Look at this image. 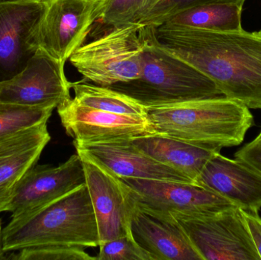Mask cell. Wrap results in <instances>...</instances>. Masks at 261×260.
Returning a JSON list of instances; mask_svg holds the SVG:
<instances>
[{
  "instance_id": "obj_1",
  "label": "cell",
  "mask_w": 261,
  "mask_h": 260,
  "mask_svg": "<svg viewBox=\"0 0 261 260\" xmlns=\"http://www.w3.org/2000/svg\"><path fill=\"white\" fill-rule=\"evenodd\" d=\"M160 45L210 78L228 99L261 109V31L213 32L164 23Z\"/></svg>"
},
{
  "instance_id": "obj_2",
  "label": "cell",
  "mask_w": 261,
  "mask_h": 260,
  "mask_svg": "<svg viewBox=\"0 0 261 260\" xmlns=\"http://www.w3.org/2000/svg\"><path fill=\"white\" fill-rule=\"evenodd\" d=\"M156 134L222 150L239 146L254 125L246 105L225 96L147 109Z\"/></svg>"
},
{
  "instance_id": "obj_3",
  "label": "cell",
  "mask_w": 261,
  "mask_h": 260,
  "mask_svg": "<svg viewBox=\"0 0 261 260\" xmlns=\"http://www.w3.org/2000/svg\"><path fill=\"white\" fill-rule=\"evenodd\" d=\"M3 250L42 246L99 247L96 215L87 186L28 216L12 219L2 232Z\"/></svg>"
},
{
  "instance_id": "obj_4",
  "label": "cell",
  "mask_w": 261,
  "mask_h": 260,
  "mask_svg": "<svg viewBox=\"0 0 261 260\" xmlns=\"http://www.w3.org/2000/svg\"><path fill=\"white\" fill-rule=\"evenodd\" d=\"M143 41L141 76L108 87L127 95L147 110L223 96L210 78L160 45L155 27L144 24Z\"/></svg>"
},
{
  "instance_id": "obj_5",
  "label": "cell",
  "mask_w": 261,
  "mask_h": 260,
  "mask_svg": "<svg viewBox=\"0 0 261 260\" xmlns=\"http://www.w3.org/2000/svg\"><path fill=\"white\" fill-rule=\"evenodd\" d=\"M144 24H123L76 49L70 62L84 76L102 86L138 79L143 67Z\"/></svg>"
},
{
  "instance_id": "obj_6",
  "label": "cell",
  "mask_w": 261,
  "mask_h": 260,
  "mask_svg": "<svg viewBox=\"0 0 261 260\" xmlns=\"http://www.w3.org/2000/svg\"><path fill=\"white\" fill-rule=\"evenodd\" d=\"M172 215L202 260H261L239 208L210 216Z\"/></svg>"
},
{
  "instance_id": "obj_7",
  "label": "cell",
  "mask_w": 261,
  "mask_h": 260,
  "mask_svg": "<svg viewBox=\"0 0 261 260\" xmlns=\"http://www.w3.org/2000/svg\"><path fill=\"white\" fill-rule=\"evenodd\" d=\"M37 36L38 49L65 64L85 42L107 0H45Z\"/></svg>"
},
{
  "instance_id": "obj_8",
  "label": "cell",
  "mask_w": 261,
  "mask_h": 260,
  "mask_svg": "<svg viewBox=\"0 0 261 260\" xmlns=\"http://www.w3.org/2000/svg\"><path fill=\"white\" fill-rule=\"evenodd\" d=\"M121 179L137 205L160 213L210 216L237 207L224 197L193 183Z\"/></svg>"
},
{
  "instance_id": "obj_9",
  "label": "cell",
  "mask_w": 261,
  "mask_h": 260,
  "mask_svg": "<svg viewBox=\"0 0 261 260\" xmlns=\"http://www.w3.org/2000/svg\"><path fill=\"white\" fill-rule=\"evenodd\" d=\"M45 0H0V82L21 73L38 50Z\"/></svg>"
},
{
  "instance_id": "obj_10",
  "label": "cell",
  "mask_w": 261,
  "mask_h": 260,
  "mask_svg": "<svg viewBox=\"0 0 261 260\" xmlns=\"http://www.w3.org/2000/svg\"><path fill=\"white\" fill-rule=\"evenodd\" d=\"M57 109L61 124L73 143H122L156 134L148 116L101 111L80 105L72 97Z\"/></svg>"
},
{
  "instance_id": "obj_11",
  "label": "cell",
  "mask_w": 261,
  "mask_h": 260,
  "mask_svg": "<svg viewBox=\"0 0 261 260\" xmlns=\"http://www.w3.org/2000/svg\"><path fill=\"white\" fill-rule=\"evenodd\" d=\"M86 184L82 159L73 154L58 166H34L17 182L9 211L12 219L35 213Z\"/></svg>"
},
{
  "instance_id": "obj_12",
  "label": "cell",
  "mask_w": 261,
  "mask_h": 260,
  "mask_svg": "<svg viewBox=\"0 0 261 260\" xmlns=\"http://www.w3.org/2000/svg\"><path fill=\"white\" fill-rule=\"evenodd\" d=\"M64 66L38 49L21 73L0 82V102L58 108L71 98V82L67 79Z\"/></svg>"
},
{
  "instance_id": "obj_13",
  "label": "cell",
  "mask_w": 261,
  "mask_h": 260,
  "mask_svg": "<svg viewBox=\"0 0 261 260\" xmlns=\"http://www.w3.org/2000/svg\"><path fill=\"white\" fill-rule=\"evenodd\" d=\"M81 157L86 186L96 215L99 244L132 235L130 213L133 200L128 186L107 168Z\"/></svg>"
},
{
  "instance_id": "obj_14",
  "label": "cell",
  "mask_w": 261,
  "mask_h": 260,
  "mask_svg": "<svg viewBox=\"0 0 261 260\" xmlns=\"http://www.w3.org/2000/svg\"><path fill=\"white\" fill-rule=\"evenodd\" d=\"M130 232L153 260H202L173 215L144 209L134 200Z\"/></svg>"
},
{
  "instance_id": "obj_15",
  "label": "cell",
  "mask_w": 261,
  "mask_h": 260,
  "mask_svg": "<svg viewBox=\"0 0 261 260\" xmlns=\"http://www.w3.org/2000/svg\"><path fill=\"white\" fill-rule=\"evenodd\" d=\"M76 154L104 166L119 178L194 183L176 169L153 160L132 143H73Z\"/></svg>"
},
{
  "instance_id": "obj_16",
  "label": "cell",
  "mask_w": 261,
  "mask_h": 260,
  "mask_svg": "<svg viewBox=\"0 0 261 260\" xmlns=\"http://www.w3.org/2000/svg\"><path fill=\"white\" fill-rule=\"evenodd\" d=\"M196 185L228 199L242 210L261 209V174L218 153L206 163Z\"/></svg>"
},
{
  "instance_id": "obj_17",
  "label": "cell",
  "mask_w": 261,
  "mask_h": 260,
  "mask_svg": "<svg viewBox=\"0 0 261 260\" xmlns=\"http://www.w3.org/2000/svg\"><path fill=\"white\" fill-rule=\"evenodd\" d=\"M132 143L153 160L184 174L194 184L210 159L221 151L158 134L135 139Z\"/></svg>"
},
{
  "instance_id": "obj_18",
  "label": "cell",
  "mask_w": 261,
  "mask_h": 260,
  "mask_svg": "<svg viewBox=\"0 0 261 260\" xmlns=\"http://www.w3.org/2000/svg\"><path fill=\"white\" fill-rule=\"evenodd\" d=\"M50 140L47 122L0 139V186L16 183L36 164Z\"/></svg>"
},
{
  "instance_id": "obj_19",
  "label": "cell",
  "mask_w": 261,
  "mask_h": 260,
  "mask_svg": "<svg viewBox=\"0 0 261 260\" xmlns=\"http://www.w3.org/2000/svg\"><path fill=\"white\" fill-rule=\"evenodd\" d=\"M242 9L243 6L233 3L202 5L182 10L166 22L213 32H236L243 29Z\"/></svg>"
},
{
  "instance_id": "obj_20",
  "label": "cell",
  "mask_w": 261,
  "mask_h": 260,
  "mask_svg": "<svg viewBox=\"0 0 261 260\" xmlns=\"http://www.w3.org/2000/svg\"><path fill=\"white\" fill-rule=\"evenodd\" d=\"M75 102L89 108L125 115L147 116V110L135 99L107 86L82 80L71 82Z\"/></svg>"
},
{
  "instance_id": "obj_21",
  "label": "cell",
  "mask_w": 261,
  "mask_h": 260,
  "mask_svg": "<svg viewBox=\"0 0 261 260\" xmlns=\"http://www.w3.org/2000/svg\"><path fill=\"white\" fill-rule=\"evenodd\" d=\"M54 109L0 102V139L48 122Z\"/></svg>"
},
{
  "instance_id": "obj_22",
  "label": "cell",
  "mask_w": 261,
  "mask_h": 260,
  "mask_svg": "<svg viewBox=\"0 0 261 260\" xmlns=\"http://www.w3.org/2000/svg\"><path fill=\"white\" fill-rule=\"evenodd\" d=\"M161 0H107L99 21L110 27L141 23Z\"/></svg>"
},
{
  "instance_id": "obj_23",
  "label": "cell",
  "mask_w": 261,
  "mask_h": 260,
  "mask_svg": "<svg viewBox=\"0 0 261 260\" xmlns=\"http://www.w3.org/2000/svg\"><path fill=\"white\" fill-rule=\"evenodd\" d=\"M245 1L246 0H161L141 20L140 24L158 27L173 15L189 8L213 3H233L243 6Z\"/></svg>"
},
{
  "instance_id": "obj_24",
  "label": "cell",
  "mask_w": 261,
  "mask_h": 260,
  "mask_svg": "<svg viewBox=\"0 0 261 260\" xmlns=\"http://www.w3.org/2000/svg\"><path fill=\"white\" fill-rule=\"evenodd\" d=\"M96 260H153L134 240L132 235L99 244Z\"/></svg>"
},
{
  "instance_id": "obj_25",
  "label": "cell",
  "mask_w": 261,
  "mask_h": 260,
  "mask_svg": "<svg viewBox=\"0 0 261 260\" xmlns=\"http://www.w3.org/2000/svg\"><path fill=\"white\" fill-rule=\"evenodd\" d=\"M18 260H96L86 249L64 246H42L19 250Z\"/></svg>"
},
{
  "instance_id": "obj_26",
  "label": "cell",
  "mask_w": 261,
  "mask_h": 260,
  "mask_svg": "<svg viewBox=\"0 0 261 260\" xmlns=\"http://www.w3.org/2000/svg\"><path fill=\"white\" fill-rule=\"evenodd\" d=\"M236 160L261 174V143L253 140L234 154Z\"/></svg>"
},
{
  "instance_id": "obj_27",
  "label": "cell",
  "mask_w": 261,
  "mask_h": 260,
  "mask_svg": "<svg viewBox=\"0 0 261 260\" xmlns=\"http://www.w3.org/2000/svg\"><path fill=\"white\" fill-rule=\"evenodd\" d=\"M245 224L261 259V218L258 212L242 210Z\"/></svg>"
},
{
  "instance_id": "obj_28",
  "label": "cell",
  "mask_w": 261,
  "mask_h": 260,
  "mask_svg": "<svg viewBox=\"0 0 261 260\" xmlns=\"http://www.w3.org/2000/svg\"><path fill=\"white\" fill-rule=\"evenodd\" d=\"M16 183L0 186V213L9 211V204L13 196Z\"/></svg>"
},
{
  "instance_id": "obj_29",
  "label": "cell",
  "mask_w": 261,
  "mask_h": 260,
  "mask_svg": "<svg viewBox=\"0 0 261 260\" xmlns=\"http://www.w3.org/2000/svg\"><path fill=\"white\" fill-rule=\"evenodd\" d=\"M254 140H256V141L259 142V143H261V131L260 134H259V135L257 136V137H256L255 139H254Z\"/></svg>"
},
{
  "instance_id": "obj_30",
  "label": "cell",
  "mask_w": 261,
  "mask_h": 260,
  "mask_svg": "<svg viewBox=\"0 0 261 260\" xmlns=\"http://www.w3.org/2000/svg\"><path fill=\"white\" fill-rule=\"evenodd\" d=\"M1 225H2L1 220H0V233H1Z\"/></svg>"
},
{
  "instance_id": "obj_31",
  "label": "cell",
  "mask_w": 261,
  "mask_h": 260,
  "mask_svg": "<svg viewBox=\"0 0 261 260\" xmlns=\"http://www.w3.org/2000/svg\"><path fill=\"white\" fill-rule=\"evenodd\" d=\"M1 236H2V232H1V233H0V238H1Z\"/></svg>"
}]
</instances>
